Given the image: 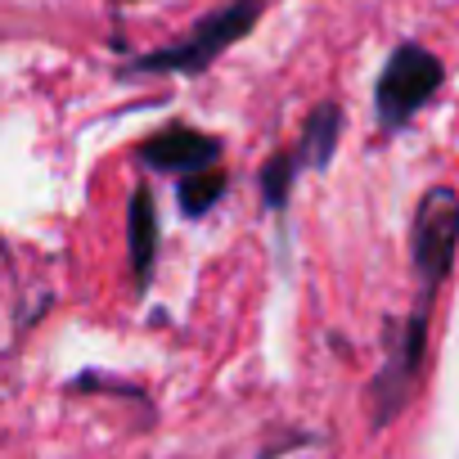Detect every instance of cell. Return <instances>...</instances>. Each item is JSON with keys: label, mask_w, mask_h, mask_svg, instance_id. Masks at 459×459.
<instances>
[{"label": "cell", "mask_w": 459, "mask_h": 459, "mask_svg": "<svg viewBox=\"0 0 459 459\" xmlns=\"http://www.w3.org/2000/svg\"><path fill=\"white\" fill-rule=\"evenodd\" d=\"M459 253V194L450 185H432L410 225V262L419 271V298H437Z\"/></svg>", "instance_id": "3"}, {"label": "cell", "mask_w": 459, "mask_h": 459, "mask_svg": "<svg viewBox=\"0 0 459 459\" xmlns=\"http://www.w3.org/2000/svg\"><path fill=\"white\" fill-rule=\"evenodd\" d=\"M230 189V176H225V167H207V171H194V176H185V180H176V203H180V212L185 216H207L212 207H216V198Z\"/></svg>", "instance_id": "9"}, {"label": "cell", "mask_w": 459, "mask_h": 459, "mask_svg": "<svg viewBox=\"0 0 459 459\" xmlns=\"http://www.w3.org/2000/svg\"><path fill=\"white\" fill-rule=\"evenodd\" d=\"M302 171H307V167H302L298 149H280V153H271V158L262 162L257 185H262V203H266L275 216H284V207H289L293 185H298V176H302Z\"/></svg>", "instance_id": "8"}, {"label": "cell", "mask_w": 459, "mask_h": 459, "mask_svg": "<svg viewBox=\"0 0 459 459\" xmlns=\"http://www.w3.org/2000/svg\"><path fill=\"white\" fill-rule=\"evenodd\" d=\"M158 203H153V189L149 185H135L131 194V207H126V248H131V275L140 289L153 284V262H158Z\"/></svg>", "instance_id": "6"}, {"label": "cell", "mask_w": 459, "mask_h": 459, "mask_svg": "<svg viewBox=\"0 0 459 459\" xmlns=\"http://www.w3.org/2000/svg\"><path fill=\"white\" fill-rule=\"evenodd\" d=\"M262 10H266V0H230V5L203 14L189 37H180V41H171L162 50H149V55L126 59L117 68V77H198L230 46H239L257 28Z\"/></svg>", "instance_id": "1"}, {"label": "cell", "mask_w": 459, "mask_h": 459, "mask_svg": "<svg viewBox=\"0 0 459 459\" xmlns=\"http://www.w3.org/2000/svg\"><path fill=\"white\" fill-rule=\"evenodd\" d=\"M446 82V68L432 50H423L419 41H405L387 55L383 73H378V86H374V113H378V126L392 135L401 131L423 104H432V95L441 91Z\"/></svg>", "instance_id": "2"}, {"label": "cell", "mask_w": 459, "mask_h": 459, "mask_svg": "<svg viewBox=\"0 0 459 459\" xmlns=\"http://www.w3.org/2000/svg\"><path fill=\"white\" fill-rule=\"evenodd\" d=\"M428 329H432V298H419L410 320L396 329V342L383 360V369L369 383V423L387 428L414 396V383L423 374V356H428Z\"/></svg>", "instance_id": "4"}, {"label": "cell", "mask_w": 459, "mask_h": 459, "mask_svg": "<svg viewBox=\"0 0 459 459\" xmlns=\"http://www.w3.org/2000/svg\"><path fill=\"white\" fill-rule=\"evenodd\" d=\"M140 162L149 171H167L176 180L194 176V171H207V167H221V140L207 135V131H194V126H162L153 131L144 144H140Z\"/></svg>", "instance_id": "5"}, {"label": "cell", "mask_w": 459, "mask_h": 459, "mask_svg": "<svg viewBox=\"0 0 459 459\" xmlns=\"http://www.w3.org/2000/svg\"><path fill=\"white\" fill-rule=\"evenodd\" d=\"M338 140H342V108H338L333 100H325V104L311 108V117H307L302 135L293 140V149H298L302 167L325 171V167L333 162V153H338Z\"/></svg>", "instance_id": "7"}]
</instances>
